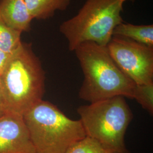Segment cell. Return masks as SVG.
Here are the masks:
<instances>
[{"mask_svg":"<svg viewBox=\"0 0 153 153\" xmlns=\"http://www.w3.org/2000/svg\"><path fill=\"white\" fill-rule=\"evenodd\" d=\"M66 153H108L96 140L86 136L74 143Z\"/></svg>","mask_w":153,"mask_h":153,"instance_id":"4fadbf2b","label":"cell"},{"mask_svg":"<svg viewBox=\"0 0 153 153\" xmlns=\"http://www.w3.org/2000/svg\"><path fill=\"white\" fill-rule=\"evenodd\" d=\"M86 135L98 141L108 153H131L125 135L133 115L124 97H115L77 109Z\"/></svg>","mask_w":153,"mask_h":153,"instance_id":"277c9868","label":"cell"},{"mask_svg":"<svg viewBox=\"0 0 153 153\" xmlns=\"http://www.w3.org/2000/svg\"><path fill=\"white\" fill-rule=\"evenodd\" d=\"M0 18L13 30L21 33L31 30L33 19L25 0H0Z\"/></svg>","mask_w":153,"mask_h":153,"instance_id":"ba28073f","label":"cell"},{"mask_svg":"<svg viewBox=\"0 0 153 153\" xmlns=\"http://www.w3.org/2000/svg\"><path fill=\"white\" fill-rule=\"evenodd\" d=\"M123 1H124V2H125V1H126V0H123Z\"/></svg>","mask_w":153,"mask_h":153,"instance_id":"2e32d148","label":"cell"},{"mask_svg":"<svg viewBox=\"0 0 153 153\" xmlns=\"http://www.w3.org/2000/svg\"><path fill=\"white\" fill-rule=\"evenodd\" d=\"M113 36L131 39L139 43L153 47V25H135L121 22L115 27Z\"/></svg>","mask_w":153,"mask_h":153,"instance_id":"9c48e42d","label":"cell"},{"mask_svg":"<svg viewBox=\"0 0 153 153\" xmlns=\"http://www.w3.org/2000/svg\"><path fill=\"white\" fill-rule=\"evenodd\" d=\"M124 2L123 0H87L76 15L60 26L69 49L74 51L87 42L107 47L115 27L123 22Z\"/></svg>","mask_w":153,"mask_h":153,"instance_id":"5b68a950","label":"cell"},{"mask_svg":"<svg viewBox=\"0 0 153 153\" xmlns=\"http://www.w3.org/2000/svg\"><path fill=\"white\" fill-rule=\"evenodd\" d=\"M45 72L31 44L21 43L0 76L6 112L24 115L43 100Z\"/></svg>","mask_w":153,"mask_h":153,"instance_id":"6da1fadb","label":"cell"},{"mask_svg":"<svg viewBox=\"0 0 153 153\" xmlns=\"http://www.w3.org/2000/svg\"><path fill=\"white\" fill-rule=\"evenodd\" d=\"M11 55L0 49V76L4 71Z\"/></svg>","mask_w":153,"mask_h":153,"instance_id":"5bb4252c","label":"cell"},{"mask_svg":"<svg viewBox=\"0 0 153 153\" xmlns=\"http://www.w3.org/2000/svg\"><path fill=\"white\" fill-rule=\"evenodd\" d=\"M33 19H46L54 16L57 10L64 11L71 0H25Z\"/></svg>","mask_w":153,"mask_h":153,"instance_id":"30bf717a","label":"cell"},{"mask_svg":"<svg viewBox=\"0 0 153 153\" xmlns=\"http://www.w3.org/2000/svg\"><path fill=\"white\" fill-rule=\"evenodd\" d=\"M0 153H36L22 115L0 117Z\"/></svg>","mask_w":153,"mask_h":153,"instance_id":"52a82bcc","label":"cell"},{"mask_svg":"<svg viewBox=\"0 0 153 153\" xmlns=\"http://www.w3.org/2000/svg\"><path fill=\"white\" fill-rule=\"evenodd\" d=\"M133 99L146 110L151 115L153 114V82L136 85L133 94Z\"/></svg>","mask_w":153,"mask_h":153,"instance_id":"7c38bea8","label":"cell"},{"mask_svg":"<svg viewBox=\"0 0 153 153\" xmlns=\"http://www.w3.org/2000/svg\"><path fill=\"white\" fill-rule=\"evenodd\" d=\"M21 33L7 26L0 18V49L8 53H14L22 43Z\"/></svg>","mask_w":153,"mask_h":153,"instance_id":"8fae6325","label":"cell"},{"mask_svg":"<svg viewBox=\"0 0 153 153\" xmlns=\"http://www.w3.org/2000/svg\"><path fill=\"white\" fill-rule=\"evenodd\" d=\"M74 52L84 76L79 98L90 103L115 97L133 99L136 84L116 65L107 47L87 42Z\"/></svg>","mask_w":153,"mask_h":153,"instance_id":"7a4b0ae2","label":"cell"},{"mask_svg":"<svg viewBox=\"0 0 153 153\" xmlns=\"http://www.w3.org/2000/svg\"><path fill=\"white\" fill-rule=\"evenodd\" d=\"M6 113V112L4 99L1 85H0V117L4 114H5Z\"/></svg>","mask_w":153,"mask_h":153,"instance_id":"9a60e30c","label":"cell"},{"mask_svg":"<svg viewBox=\"0 0 153 153\" xmlns=\"http://www.w3.org/2000/svg\"><path fill=\"white\" fill-rule=\"evenodd\" d=\"M23 117L36 153H66L86 136L81 121L71 119L48 101L42 100Z\"/></svg>","mask_w":153,"mask_h":153,"instance_id":"3957f363","label":"cell"},{"mask_svg":"<svg viewBox=\"0 0 153 153\" xmlns=\"http://www.w3.org/2000/svg\"><path fill=\"white\" fill-rule=\"evenodd\" d=\"M107 48L121 71L136 85L153 82V47L113 36Z\"/></svg>","mask_w":153,"mask_h":153,"instance_id":"8992f818","label":"cell"}]
</instances>
